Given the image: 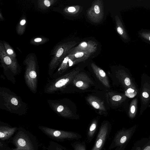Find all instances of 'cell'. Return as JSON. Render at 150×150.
Masks as SVG:
<instances>
[{
    "mask_svg": "<svg viewBox=\"0 0 150 150\" xmlns=\"http://www.w3.org/2000/svg\"><path fill=\"white\" fill-rule=\"evenodd\" d=\"M0 59L4 69L8 68L13 73L17 71L18 65L16 60L13 59L6 53L3 43H0Z\"/></svg>",
    "mask_w": 150,
    "mask_h": 150,
    "instance_id": "8",
    "label": "cell"
},
{
    "mask_svg": "<svg viewBox=\"0 0 150 150\" xmlns=\"http://www.w3.org/2000/svg\"><path fill=\"white\" fill-rule=\"evenodd\" d=\"M47 38L43 37H38L31 40L30 43L33 45H39L44 43L49 40Z\"/></svg>",
    "mask_w": 150,
    "mask_h": 150,
    "instance_id": "25",
    "label": "cell"
},
{
    "mask_svg": "<svg viewBox=\"0 0 150 150\" xmlns=\"http://www.w3.org/2000/svg\"><path fill=\"white\" fill-rule=\"evenodd\" d=\"M17 142L19 146L21 147H24L26 144V142L25 140L21 138L19 139L18 140Z\"/></svg>",
    "mask_w": 150,
    "mask_h": 150,
    "instance_id": "27",
    "label": "cell"
},
{
    "mask_svg": "<svg viewBox=\"0 0 150 150\" xmlns=\"http://www.w3.org/2000/svg\"><path fill=\"white\" fill-rule=\"evenodd\" d=\"M56 111L63 116L71 117L74 116L73 113L70 109L67 106L62 105L57 106Z\"/></svg>",
    "mask_w": 150,
    "mask_h": 150,
    "instance_id": "17",
    "label": "cell"
},
{
    "mask_svg": "<svg viewBox=\"0 0 150 150\" xmlns=\"http://www.w3.org/2000/svg\"><path fill=\"white\" fill-rule=\"evenodd\" d=\"M143 150H150V146H148L145 148Z\"/></svg>",
    "mask_w": 150,
    "mask_h": 150,
    "instance_id": "29",
    "label": "cell"
},
{
    "mask_svg": "<svg viewBox=\"0 0 150 150\" xmlns=\"http://www.w3.org/2000/svg\"><path fill=\"white\" fill-rule=\"evenodd\" d=\"M0 15L1 21V19H2V20H3L4 19V18H3V17H2V15L1 12L0 13Z\"/></svg>",
    "mask_w": 150,
    "mask_h": 150,
    "instance_id": "30",
    "label": "cell"
},
{
    "mask_svg": "<svg viewBox=\"0 0 150 150\" xmlns=\"http://www.w3.org/2000/svg\"><path fill=\"white\" fill-rule=\"evenodd\" d=\"M56 0H38L37 1L38 7L42 10H46L51 7L57 1Z\"/></svg>",
    "mask_w": 150,
    "mask_h": 150,
    "instance_id": "19",
    "label": "cell"
},
{
    "mask_svg": "<svg viewBox=\"0 0 150 150\" xmlns=\"http://www.w3.org/2000/svg\"><path fill=\"white\" fill-rule=\"evenodd\" d=\"M119 149H117L116 148V149H115V150H119Z\"/></svg>",
    "mask_w": 150,
    "mask_h": 150,
    "instance_id": "31",
    "label": "cell"
},
{
    "mask_svg": "<svg viewBox=\"0 0 150 150\" xmlns=\"http://www.w3.org/2000/svg\"><path fill=\"white\" fill-rule=\"evenodd\" d=\"M102 1H94L87 12V15L92 21L98 23L100 22L103 17V10Z\"/></svg>",
    "mask_w": 150,
    "mask_h": 150,
    "instance_id": "7",
    "label": "cell"
},
{
    "mask_svg": "<svg viewBox=\"0 0 150 150\" xmlns=\"http://www.w3.org/2000/svg\"><path fill=\"white\" fill-rule=\"evenodd\" d=\"M149 39H150V38H149Z\"/></svg>",
    "mask_w": 150,
    "mask_h": 150,
    "instance_id": "32",
    "label": "cell"
},
{
    "mask_svg": "<svg viewBox=\"0 0 150 150\" xmlns=\"http://www.w3.org/2000/svg\"><path fill=\"white\" fill-rule=\"evenodd\" d=\"M64 133V131H55L53 133V134L55 137L62 139Z\"/></svg>",
    "mask_w": 150,
    "mask_h": 150,
    "instance_id": "26",
    "label": "cell"
},
{
    "mask_svg": "<svg viewBox=\"0 0 150 150\" xmlns=\"http://www.w3.org/2000/svg\"><path fill=\"white\" fill-rule=\"evenodd\" d=\"M97 45L96 42L93 41H83L81 42L76 47L72 48L69 51L68 53L71 54L79 51L88 52L93 53L96 50Z\"/></svg>",
    "mask_w": 150,
    "mask_h": 150,
    "instance_id": "11",
    "label": "cell"
},
{
    "mask_svg": "<svg viewBox=\"0 0 150 150\" xmlns=\"http://www.w3.org/2000/svg\"><path fill=\"white\" fill-rule=\"evenodd\" d=\"M137 99L136 98L133 99L131 102L128 112L129 117L133 118L137 113Z\"/></svg>",
    "mask_w": 150,
    "mask_h": 150,
    "instance_id": "20",
    "label": "cell"
},
{
    "mask_svg": "<svg viewBox=\"0 0 150 150\" xmlns=\"http://www.w3.org/2000/svg\"><path fill=\"white\" fill-rule=\"evenodd\" d=\"M87 100L88 103L95 109L103 111H106L103 103L97 97L90 96L87 98Z\"/></svg>",
    "mask_w": 150,
    "mask_h": 150,
    "instance_id": "14",
    "label": "cell"
},
{
    "mask_svg": "<svg viewBox=\"0 0 150 150\" xmlns=\"http://www.w3.org/2000/svg\"><path fill=\"white\" fill-rule=\"evenodd\" d=\"M77 43L75 41L68 42L57 45L53 50L52 54V57L49 64V69L54 71L61 63L64 57Z\"/></svg>",
    "mask_w": 150,
    "mask_h": 150,
    "instance_id": "1",
    "label": "cell"
},
{
    "mask_svg": "<svg viewBox=\"0 0 150 150\" xmlns=\"http://www.w3.org/2000/svg\"><path fill=\"white\" fill-rule=\"evenodd\" d=\"M10 102L11 104L15 106H17L18 104V100L16 98L14 97L11 98Z\"/></svg>",
    "mask_w": 150,
    "mask_h": 150,
    "instance_id": "28",
    "label": "cell"
},
{
    "mask_svg": "<svg viewBox=\"0 0 150 150\" xmlns=\"http://www.w3.org/2000/svg\"><path fill=\"white\" fill-rule=\"evenodd\" d=\"M111 126L107 121L102 123L99 128L93 146L91 150H102L111 132Z\"/></svg>",
    "mask_w": 150,
    "mask_h": 150,
    "instance_id": "5",
    "label": "cell"
},
{
    "mask_svg": "<svg viewBox=\"0 0 150 150\" xmlns=\"http://www.w3.org/2000/svg\"><path fill=\"white\" fill-rule=\"evenodd\" d=\"M106 96L108 102L113 106L120 104L127 98L125 94H117L112 92H108Z\"/></svg>",
    "mask_w": 150,
    "mask_h": 150,
    "instance_id": "12",
    "label": "cell"
},
{
    "mask_svg": "<svg viewBox=\"0 0 150 150\" xmlns=\"http://www.w3.org/2000/svg\"><path fill=\"white\" fill-rule=\"evenodd\" d=\"M93 53L83 51H77L71 54L74 60V64L87 59Z\"/></svg>",
    "mask_w": 150,
    "mask_h": 150,
    "instance_id": "16",
    "label": "cell"
},
{
    "mask_svg": "<svg viewBox=\"0 0 150 150\" xmlns=\"http://www.w3.org/2000/svg\"><path fill=\"white\" fill-rule=\"evenodd\" d=\"M5 51L7 54L13 59L16 60V55L12 47L5 41H4L2 42Z\"/></svg>",
    "mask_w": 150,
    "mask_h": 150,
    "instance_id": "21",
    "label": "cell"
},
{
    "mask_svg": "<svg viewBox=\"0 0 150 150\" xmlns=\"http://www.w3.org/2000/svg\"><path fill=\"white\" fill-rule=\"evenodd\" d=\"M116 76L125 90V94L128 97L130 93L135 95L138 91L133 81L129 74L122 70H119L116 73Z\"/></svg>",
    "mask_w": 150,
    "mask_h": 150,
    "instance_id": "6",
    "label": "cell"
},
{
    "mask_svg": "<svg viewBox=\"0 0 150 150\" xmlns=\"http://www.w3.org/2000/svg\"><path fill=\"white\" fill-rule=\"evenodd\" d=\"M81 7L79 6H72L67 7L64 10V12L71 15L76 14L79 12Z\"/></svg>",
    "mask_w": 150,
    "mask_h": 150,
    "instance_id": "24",
    "label": "cell"
},
{
    "mask_svg": "<svg viewBox=\"0 0 150 150\" xmlns=\"http://www.w3.org/2000/svg\"><path fill=\"white\" fill-rule=\"evenodd\" d=\"M26 22V20L25 17H23L19 21L16 28V31L18 35H21L24 33Z\"/></svg>",
    "mask_w": 150,
    "mask_h": 150,
    "instance_id": "22",
    "label": "cell"
},
{
    "mask_svg": "<svg viewBox=\"0 0 150 150\" xmlns=\"http://www.w3.org/2000/svg\"><path fill=\"white\" fill-rule=\"evenodd\" d=\"M72 82L76 87L82 90L88 88L93 83L91 79L84 73H79L77 74Z\"/></svg>",
    "mask_w": 150,
    "mask_h": 150,
    "instance_id": "10",
    "label": "cell"
},
{
    "mask_svg": "<svg viewBox=\"0 0 150 150\" xmlns=\"http://www.w3.org/2000/svg\"><path fill=\"white\" fill-rule=\"evenodd\" d=\"M98 127L97 120H94L91 122L87 131L86 137L88 142L90 143L93 139Z\"/></svg>",
    "mask_w": 150,
    "mask_h": 150,
    "instance_id": "15",
    "label": "cell"
},
{
    "mask_svg": "<svg viewBox=\"0 0 150 150\" xmlns=\"http://www.w3.org/2000/svg\"><path fill=\"white\" fill-rule=\"evenodd\" d=\"M129 131L124 129L117 132L109 147L110 150L116 148L120 149L127 141L129 136Z\"/></svg>",
    "mask_w": 150,
    "mask_h": 150,
    "instance_id": "9",
    "label": "cell"
},
{
    "mask_svg": "<svg viewBox=\"0 0 150 150\" xmlns=\"http://www.w3.org/2000/svg\"><path fill=\"white\" fill-rule=\"evenodd\" d=\"M80 69L76 68L71 72L57 79L52 83L46 90L47 93H52L61 89L72 82L75 76L80 72Z\"/></svg>",
    "mask_w": 150,
    "mask_h": 150,
    "instance_id": "4",
    "label": "cell"
},
{
    "mask_svg": "<svg viewBox=\"0 0 150 150\" xmlns=\"http://www.w3.org/2000/svg\"><path fill=\"white\" fill-rule=\"evenodd\" d=\"M73 150H87L86 144L84 141L77 140L71 144Z\"/></svg>",
    "mask_w": 150,
    "mask_h": 150,
    "instance_id": "23",
    "label": "cell"
},
{
    "mask_svg": "<svg viewBox=\"0 0 150 150\" xmlns=\"http://www.w3.org/2000/svg\"><path fill=\"white\" fill-rule=\"evenodd\" d=\"M25 62L26 83L30 89L34 91L36 88L37 81L36 63L35 57L33 55H29L26 58Z\"/></svg>",
    "mask_w": 150,
    "mask_h": 150,
    "instance_id": "2",
    "label": "cell"
},
{
    "mask_svg": "<svg viewBox=\"0 0 150 150\" xmlns=\"http://www.w3.org/2000/svg\"><path fill=\"white\" fill-rule=\"evenodd\" d=\"M91 66L94 72L99 80L105 87L110 88L109 81L105 71L93 63L91 64Z\"/></svg>",
    "mask_w": 150,
    "mask_h": 150,
    "instance_id": "13",
    "label": "cell"
},
{
    "mask_svg": "<svg viewBox=\"0 0 150 150\" xmlns=\"http://www.w3.org/2000/svg\"><path fill=\"white\" fill-rule=\"evenodd\" d=\"M70 56V54H67L64 57L57 71L56 74L57 75L61 74L69 67V60Z\"/></svg>",
    "mask_w": 150,
    "mask_h": 150,
    "instance_id": "18",
    "label": "cell"
},
{
    "mask_svg": "<svg viewBox=\"0 0 150 150\" xmlns=\"http://www.w3.org/2000/svg\"><path fill=\"white\" fill-rule=\"evenodd\" d=\"M141 79L139 92L141 104L140 114L143 112L150 103V77L144 74Z\"/></svg>",
    "mask_w": 150,
    "mask_h": 150,
    "instance_id": "3",
    "label": "cell"
}]
</instances>
